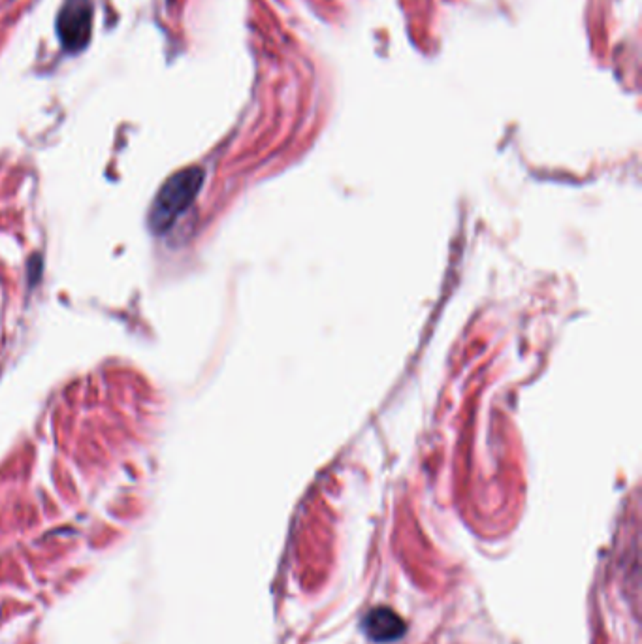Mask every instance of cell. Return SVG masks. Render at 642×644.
<instances>
[{
  "label": "cell",
  "instance_id": "cell-1",
  "mask_svg": "<svg viewBox=\"0 0 642 644\" xmlns=\"http://www.w3.org/2000/svg\"><path fill=\"white\" fill-rule=\"evenodd\" d=\"M204 179L206 174L198 166L179 170L174 176L166 179L147 215L149 230L157 236H162L176 225L177 219L191 208L194 198L204 185Z\"/></svg>",
  "mask_w": 642,
  "mask_h": 644
},
{
  "label": "cell",
  "instance_id": "cell-2",
  "mask_svg": "<svg viewBox=\"0 0 642 644\" xmlns=\"http://www.w3.org/2000/svg\"><path fill=\"white\" fill-rule=\"evenodd\" d=\"M93 33V0H65L57 16V34L68 53L87 48Z\"/></svg>",
  "mask_w": 642,
  "mask_h": 644
},
{
  "label": "cell",
  "instance_id": "cell-3",
  "mask_svg": "<svg viewBox=\"0 0 642 644\" xmlns=\"http://www.w3.org/2000/svg\"><path fill=\"white\" fill-rule=\"evenodd\" d=\"M364 631L375 643H392L398 641L405 633V622L398 612L388 607H375L364 618Z\"/></svg>",
  "mask_w": 642,
  "mask_h": 644
}]
</instances>
